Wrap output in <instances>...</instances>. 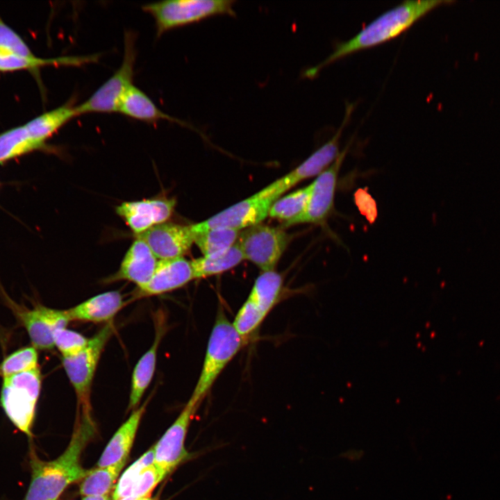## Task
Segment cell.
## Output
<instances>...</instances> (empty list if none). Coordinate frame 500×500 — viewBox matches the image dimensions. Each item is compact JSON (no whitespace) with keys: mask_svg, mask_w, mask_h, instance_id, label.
I'll return each instance as SVG.
<instances>
[{"mask_svg":"<svg viewBox=\"0 0 500 500\" xmlns=\"http://www.w3.org/2000/svg\"><path fill=\"white\" fill-rule=\"evenodd\" d=\"M83 419L66 450L56 460H42L31 449V477L23 500H56L69 484L88 474L90 470L80 464V456L93 427L90 418Z\"/></svg>","mask_w":500,"mask_h":500,"instance_id":"cell-1","label":"cell"},{"mask_svg":"<svg viewBox=\"0 0 500 500\" xmlns=\"http://www.w3.org/2000/svg\"><path fill=\"white\" fill-rule=\"evenodd\" d=\"M450 2L437 0L402 2L375 18L350 40L336 44L333 53L316 66L308 69L304 76L314 78L322 68L338 59L397 37L431 10Z\"/></svg>","mask_w":500,"mask_h":500,"instance_id":"cell-2","label":"cell"},{"mask_svg":"<svg viewBox=\"0 0 500 500\" xmlns=\"http://www.w3.org/2000/svg\"><path fill=\"white\" fill-rule=\"evenodd\" d=\"M247 342L219 306L201 373L190 398L201 403L221 372Z\"/></svg>","mask_w":500,"mask_h":500,"instance_id":"cell-3","label":"cell"},{"mask_svg":"<svg viewBox=\"0 0 500 500\" xmlns=\"http://www.w3.org/2000/svg\"><path fill=\"white\" fill-rule=\"evenodd\" d=\"M41 385L39 367L3 378L1 406L10 421L28 437L32 435Z\"/></svg>","mask_w":500,"mask_h":500,"instance_id":"cell-4","label":"cell"},{"mask_svg":"<svg viewBox=\"0 0 500 500\" xmlns=\"http://www.w3.org/2000/svg\"><path fill=\"white\" fill-rule=\"evenodd\" d=\"M231 0H168L142 6L155 21L158 37L183 26L221 15L235 16Z\"/></svg>","mask_w":500,"mask_h":500,"instance_id":"cell-5","label":"cell"},{"mask_svg":"<svg viewBox=\"0 0 500 500\" xmlns=\"http://www.w3.org/2000/svg\"><path fill=\"white\" fill-rule=\"evenodd\" d=\"M135 34L127 31L124 36L122 62L117 70L87 100L76 106L78 116L87 113L118 112L120 103L132 86L137 51Z\"/></svg>","mask_w":500,"mask_h":500,"instance_id":"cell-6","label":"cell"},{"mask_svg":"<svg viewBox=\"0 0 500 500\" xmlns=\"http://www.w3.org/2000/svg\"><path fill=\"white\" fill-rule=\"evenodd\" d=\"M282 276L275 270L262 272L257 277L248 298L237 312L233 324L246 340L260 326L278 302L283 292Z\"/></svg>","mask_w":500,"mask_h":500,"instance_id":"cell-7","label":"cell"},{"mask_svg":"<svg viewBox=\"0 0 500 500\" xmlns=\"http://www.w3.org/2000/svg\"><path fill=\"white\" fill-rule=\"evenodd\" d=\"M112 322L106 323L89 339L87 347L77 354L62 357V365L75 391L83 415L90 411L91 386L101 355L113 333Z\"/></svg>","mask_w":500,"mask_h":500,"instance_id":"cell-8","label":"cell"},{"mask_svg":"<svg viewBox=\"0 0 500 500\" xmlns=\"http://www.w3.org/2000/svg\"><path fill=\"white\" fill-rule=\"evenodd\" d=\"M290 240L283 228L260 223L240 231L237 242L244 260L267 272L274 270Z\"/></svg>","mask_w":500,"mask_h":500,"instance_id":"cell-9","label":"cell"},{"mask_svg":"<svg viewBox=\"0 0 500 500\" xmlns=\"http://www.w3.org/2000/svg\"><path fill=\"white\" fill-rule=\"evenodd\" d=\"M353 109V104L347 105L340 127L328 142L314 151L292 171L268 185L260 190V192L264 196L278 199L285 192L293 186L305 179L318 176L329 167L340 153L339 151L340 136Z\"/></svg>","mask_w":500,"mask_h":500,"instance_id":"cell-10","label":"cell"},{"mask_svg":"<svg viewBox=\"0 0 500 500\" xmlns=\"http://www.w3.org/2000/svg\"><path fill=\"white\" fill-rule=\"evenodd\" d=\"M347 151V147L310 184V190L305 210L296 219L283 224V227L308 223L323 224L326 222L334 208L339 171Z\"/></svg>","mask_w":500,"mask_h":500,"instance_id":"cell-11","label":"cell"},{"mask_svg":"<svg viewBox=\"0 0 500 500\" xmlns=\"http://www.w3.org/2000/svg\"><path fill=\"white\" fill-rule=\"evenodd\" d=\"M200 404L190 398L176 419L153 447L154 463L167 474L192 456L185 447V440Z\"/></svg>","mask_w":500,"mask_h":500,"instance_id":"cell-12","label":"cell"},{"mask_svg":"<svg viewBox=\"0 0 500 500\" xmlns=\"http://www.w3.org/2000/svg\"><path fill=\"white\" fill-rule=\"evenodd\" d=\"M26 329L32 346L38 350H50L54 346V334L65 328L71 319L67 310H57L38 304L31 309L11 305Z\"/></svg>","mask_w":500,"mask_h":500,"instance_id":"cell-13","label":"cell"},{"mask_svg":"<svg viewBox=\"0 0 500 500\" xmlns=\"http://www.w3.org/2000/svg\"><path fill=\"white\" fill-rule=\"evenodd\" d=\"M276 200L258 191L205 221L192 224V226L197 230L213 228L245 229L261 223L269 215V209Z\"/></svg>","mask_w":500,"mask_h":500,"instance_id":"cell-14","label":"cell"},{"mask_svg":"<svg viewBox=\"0 0 500 500\" xmlns=\"http://www.w3.org/2000/svg\"><path fill=\"white\" fill-rule=\"evenodd\" d=\"M176 204L174 199L167 197L124 201L116 208V212L138 235L167 222L172 217Z\"/></svg>","mask_w":500,"mask_h":500,"instance_id":"cell-15","label":"cell"},{"mask_svg":"<svg viewBox=\"0 0 500 500\" xmlns=\"http://www.w3.org/2000/svg\"><path fill=\"white\" fill-rule=\"evenodd\" d=\"M135 236L147 243L158 260L183 257L194 243L191 225L168 222Z\"/></svg>","mask_w":500,"mask_h":500,"instance_id":"cell-16","label":"cell"},{"mask_svg":"<svg viewBox=\"0 0 500 500\" xmlns=\"http://www.w3.org/2000/svg\"><path fill=\"white\" fill-rule=\"evenodd\" d=\"M193 279L190 260L183 257L160 260L151 280L144 287L136 288L131 299L162 294L182 288Z\"/></svg>","mask_w":500,"mask_h":500,"instance_id":"cell-17","label":"cell"},{"mask_svg":"<svg viewBox=\"0 0 500 500\" xmlns=\"http://www.w3.org/2000/svg\"><path fill=\"white\" fill-rule=\"evenodd\" d=\"M158 260L142 240L135 238L121 262L119 269L108 278V282L126 280L140 288L151 280Z\"/></svg>","mask_w":500,"mask_h":500,"instance_id":"cell-18","label":"cell"},{"mask_svg":"<svg viewBox=\"0 0 500 500\" xmlns=\"http://www.w3.org/2000/svg\"><path fill=\"white\" fill-rule=\"evenodd\" d=\"M155 338L151 347L140 358L133 372L128 408H135L148 388L155 372L159 344L166 332V319L162 312L154 317Z\"/></svg>","mask_w":500,"mask_h":500,"instance_id":"cell-19","label":"cell"},{"mask_svg":"<svg viewBox=\"0 0 500 500\" xmlns=\"http://www.w3.org/2000/svg\"><path fill=\"white\" fill-rule=\"evenodd\" d=\"M126 303L119 292L110 291L94 296L67 311L71 321L108 323Z\"/></svg>","mask_w":500,"mask_h":500,"instance_id":"cell-20","label":"cell"},{"mask_svg":"<svg viewBox=\"0 0 500 500\" xmlns=\"http://www.w3.org/2000/svg\"><path fill=\"white\" fill-rule=\"evenodd\" d=\"M147 402L133 410L117 431L101 454L97 462L98 467H107L127 460Z\"/></svg>","mask_w":500,"mask_h":500,"instance_id":"cell-21","label":"cell"},{"mask_svg":"<svg viewBox=\"0 0 500 500\" xmlns=\"http://www.w3.org/2000/svg\"><path fill=\"white\" fill-rule=\"evenodd\" d=\"M118 112L128 117L146 122L167 120L179 125L194 128L189 124L161 110L142 90L133 85L124 96Z\"/></svg>","mask_w":500,"mask_h":500,"instance_id":"cell-22","label":"cell"},{"mask_svg":"<svg viewBox=\"0 0 500 500\" xmlns=\"http://www.w3.org/2000/svg\"><path fill=\"white\" fill-rule=\"evenodd\" d=\"M98 60L99 55L97 54L44 58L38 57L35 55L24 56L0 52V72H9L22 69L38 70L46 66L79 67L97 62Z\"/></svg>","mask_w":500,"mask_h":500,"instance_id":"cell-23","label":"cell"},{"mask_svg":"<svg viewBox=\"0 0 500 500\" xmlns=\"http://www.w3.org/2000/svg\"><path fill=\"white\" fill-rule=\"evenodd\" d=\"M78 116L73 99L45 112L24 124L31 135L40 144L46 142L74 117Z\"/></svg>","mask_w":500,"mask_h":500,"instance_id":"cell-24","label":"cell"},{"mask_svg":"<svg viewBox=\"0 0 500 500\" xmlns=\"http://www.w3.org/2000/svg\"><path fill=\"white\" fill-rule=\"evenodd\" d=\"M243 260H244V254L239 244L236 242L224 252L191 260L194 279L223 273L237 266Z\"/></svg>","mask_w":500,"mask_h":500,"instance_id":"cell-25","label":"cell"},{"mask_svg":"<svg viewBox=\"0 0 500 500\" xmlns=\"http://www.w3.org/2000/svg\"><path fill=\"white\" fill-rule=\"evenodd\" d=\"M46 147L36 141L24 124L0 133V163Z\"/></svg>","mask_w":500,"mask_h":500,"instance_id":"cell-26","label":"cell"},{"mask_svg":"<svg viewBox=\"0 0 500 500\" xmlns=\"http://www.w3.org/2000/svg\"><path fill=\"white\" fill-rule=\"evenodd\" d=\"M194 243L198 247L203 256H212L226 251L237 241L240 231L226 228H213L204 230L194 229Z\"/></svg>","mask_w":500,"mask_h":500,"instance_id":"cell-27","label":"cell"},{"mask_svg":"<svg viewBox=\"0 0 500 500\" xmlns=\"http://www.w3.org/2000/svg\"><path fill=\"white\" fill-rule=\"evenodd\" d=\"M126 461L90 470L80 485V493L85 497L106 496L110 492Z\"/></svg>","mask_w":500,"mask_h":500,"instance_id":"cell-28","label":"cell"},{"mask_svg":"<svg viewBox=\"0 0 500 500\" xmlns=\"http://www.w3.org/2000/svg\"><path fill=\"white\" fill-rule=\"evenodd\" d=\"M310 185L297 190L288 195L278 198L272 205L270 217L288 223L301 215L307 206Z\"/></svg>","mask_w":500,"mask_h":500,"instance_id":"cell-29","label":"cell"},{"mask_svg":"<svg viewBox=\"0 0 500 500\" xmlns=\"http://www.w3.org/2000/svg\"><path fill=\"white\" fill-rule=\"evenodd\" d=\"M39 367L38 349L33 346L20 348L8 355L0 363L3 378Z\"/></svg>","mask_w":500,"mask_h":500,"instance_id":"cell-30","label":"cell"},{"mask_svg":"<svg viewBox=\"0 0 500 500\" xmlns=\"http://www.w3.org/2000/svg\"><path fill=\"white\" fill-rule=\"evenodd\" d=\"M154 462V449L152 447L132 464L122 475L112 494V500L131 497V490L141 472Z\"/></svg>","mask_w":500,"mask_h":500,"instance_id":"cell-31","label":"cell"},{"mask_svg":"<svg viewBox=\"0 0 500 500\" xmlns=\"http://www.w3.org/2000/svg\"><path fill=\"white\" fill-rule=\"evenodd\" d=\"M89 339L76 331L65 328L57 330L54 334V346L62 357L72 356L84 349Z\"/></svg>","mask_w":500,"mask_h":500,"instance_id":"cell-32","label":"cell"},{"mask_svg":"<svg viewBox=\"0 0 500 500\" xmlns=\"http://www.w3.org/2000/svg\"><path fill=\"white\" fill-rule=\"evenodd\" d=\"M166 475L167 473L154 462L149 465L141 472L136 479L131 490V497L136 499L147 497Z\"/></svg>","mask_w":500,"mask_h":500,"instance_id":"cell-33","label":"cell"},{"mask_svg":"<svg viewBox=\"0 0 500 500\" xmlns=\"http://www.w3.org/2000/svg\"><path fill=\"white\" fill-rule=\"evenodd\" d=\"M0 52L24 56L34 54L22 38L10 27L0 16Z\"/></svg>","mask_w":500,"mask_h":500,"instance_id":"cell-34","label":"cell"},{"mask_svg":"<svg viewBox=\"0 0 500 500\" xmlns=\"http://www.w3.org/2000/svg\"><path fill=\"white\" fill-rule=\"evenodd\" d=\"M82 500H110V499L107 495L99 497L89 496L85 497Z\"/></svg>","mask_w":500,"mask_h":500,"instance_id":"cell-35","label":"cell"},{"mask_svg":"<svg viewBox=\"0 0 500 500\" xmlns=\"http://www.w3.org/2000/svg\"><path fill=\"white\" fill-rule=\"evenodd\" d=\"M137 500H154V499L151 498L150 497L147 496V497L140 498Z\"/></svg>","mask_w":500,"mask_h":500,"instance_id":"cell-36","label":"cell"},{"mask_svg":"<svg viewBox=\"0 0 500 500\" xmlns=\"http://www.w3.org/2000/svg\"><path fill=\"white\" fill-rule=\"evenodd\" d=\"M119 500H137V499L133 497H128L123 498V499H121Z\"/></svg>","mask_w":500,"mask_h":500,"instance_id":"cell-37","label":"cell"}]
</instances>
